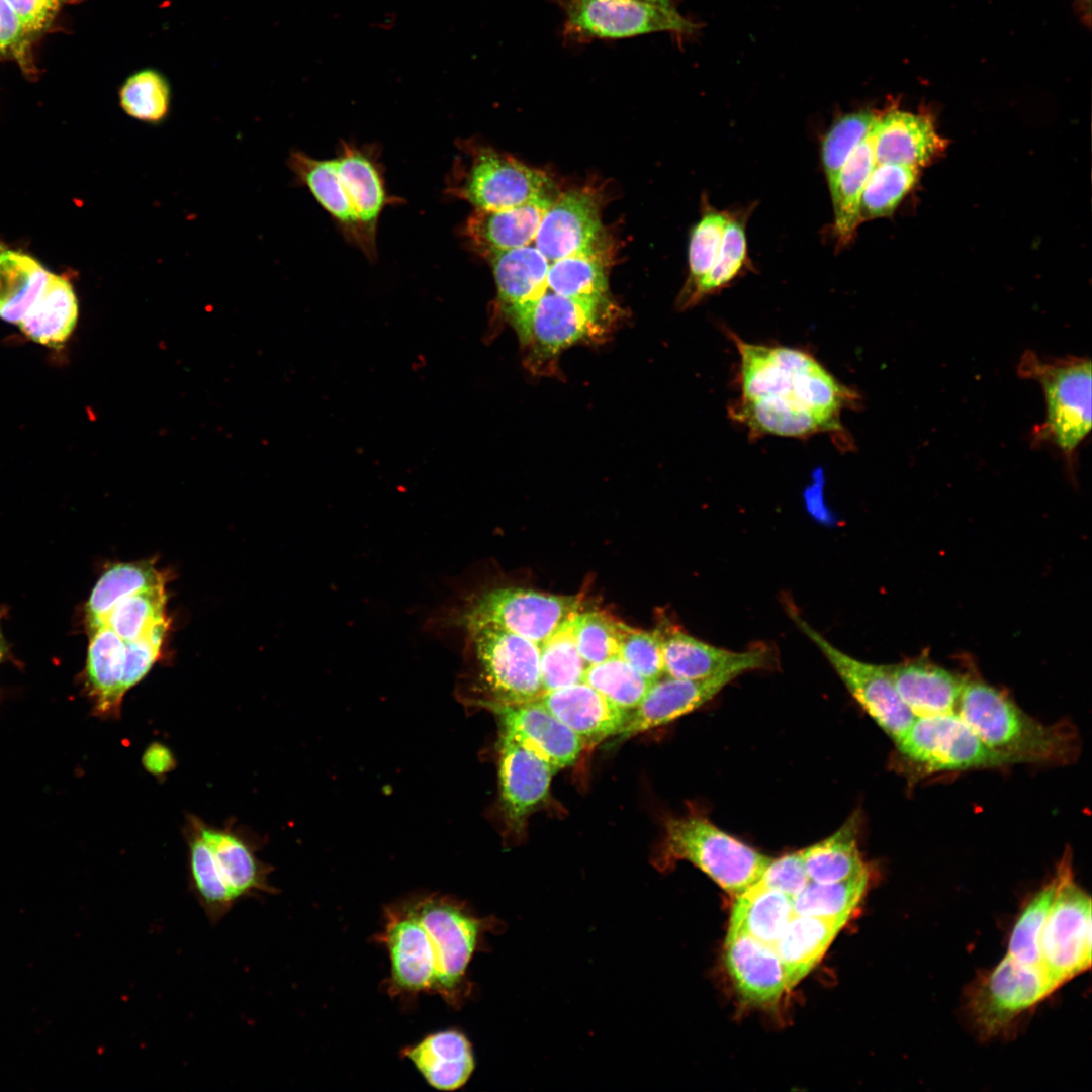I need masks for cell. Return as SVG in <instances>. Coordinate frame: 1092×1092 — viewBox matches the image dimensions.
Here are the masks:
<instances>
[{
    "instance_id": "d6986e66",
    "label": "cell",
    "mask_w": 1092,
    "mask_h": 1092,
    "mask_svg": "<svg viewBox=\"0 0 1092 1092\" xmlns=\"http://www.w3.org/2000/svg\"><path fill=\"white\" fill-rule=\"evenodd\" d=\"M554 774L547 762L510 736L500 733V804L511 827L519 830L527 816L548 797Z\"/></svg>"
},
{
    "instance_id": "cb8c5ba5",
    "label": "cell",
    "mask_w": 1092,
    "mask_h": 1092,
    "mask_svg": "<svg viewBox=\"0 0 1092 1092\" xmlns=\"http://www.w3.org/2000/svg\"><path fill=\"white\" fill-rule=\"evenodd\" d=\"M485 259L496 285V315L509 324L547 291L550 262L535 245L496 252Z\"/></svg>"
},
{
    "instance_id": "94428289",
    "label": "cell",
    "mask_w": 1092,
    "mask_h": 1092,
    "mask_svg": "<svg viewBox=\"0 0 1092 1092\" xmlns=\"http://www.w3.org/2000/svg\"><path fill=\"white\" fill-rule=\"evenodd\" d=\"M4 614H5L4 609H0V663L3 662L8 657V652H9L8 643H7V641H6L5 637H4V635L2 633V629H1V620H2V618L4 616Z\"/></svg>"
},
{
    "instance_id": "8d00e7d4",
    "label": "cell",
    "mask_w": 1092,
    "mask_h": 1092,
    "mask_svg": "<svg viewBox=\"0 0 1092 1092\" xmlns=\"http://www.w3.org/2000/svg\"><path fill=\"white\" fill-rule=\"evenodd\" d=\"M857 828V817L851 816L833 834L801 850L810 881L838 882L867 870L858 849Z\"/></svg>"
},
{
    "instance_id": "2e32d148",
    "label": "cell",
    "mask_w": 1092,
    "mask_h": 1092,
    "mask_svg": "<svg viewBox=\"0 0 1092 1092\" xmlns=\"http://www.w3.org/2000/svg\"><path fill=\"white\" fill-rule=\"evenodd\" d=\"M662 649L664 675L681 679H704L717 675H738L769 664L768 652L753 648L738 652L703 642L674 627L656 630Z\"/></svg>"
},
{
    "instance_id": "603a6c76",
    "label": "cell",
    "mask_w": 1092,
    "mask_h": 1092,
    "mask_svg": "<svg viewBox=\"0 0 1092 1092\" xmlns=\"http://www.w3.org/2000/svg\"><path fill=\"white\" fill-rule=\"evenodd\" d=\"M946 147L928 114L890 109L875 124L877 164L919 168L928 164Z\"/></svg>"
},
{
    "instance_id": "4fadbf2b",
    "label": "cell",
    "mask_w": 1092,
    "mask_h": 1092,
    "mask_svg": "<svg viewBox=\"0 0 1092 1092\" xmlns=\"http://www.w3.org/2000/svg\"><path fill=\"white\" fill-rule=\"evenodd\" d=\"M1055 990L1041 967L1023 965L1006 954L972 988L968 1006L979 1033L989 1038Z\"/></svg>"
},
{
    "instance_id": "f35d334b",
    "label": "cell",
    "mask_w": 1092,
    "mask_h": 1092,
    "mask_svg": "<svg viewBox=\"0 0 1092 1092\" xmlns=\"http://www.w3.org/2000/svg\"><path fill=\"white\" fill-rule=\"evenodd\" d=\"M608 258L601 246L549 264L547 290L559 295L601 300L607 298Z\"/></svg>"
},
{
    "instance_id": "7a4b0ae2",
    "label": "cell",
    "mask_w": 1092,
    "mask_h": 1092,
    "mask_svg": "<svg viewBox=\"0 0 1092 1092\" xmlns=\"http://www.w3.org/2000/svg\"><path fill=\"white\" fill-rule=\"evenodd\" d=\"M957 713L1009 764H1059L1076 755L1078 736L1068 723L1037 721L983 679H965Z\"/></svg>"
},
{
    "instance_id": "e575fe53",
    "label": "cell",
    "mask_w": 1092,
    "mask_h": 1092,
    "mask_svg": "<svg viewBox=\"0 0 1092 1092\" xmlns=\"http://www.w3.org/2000/svg\"><path fill=\"white\" fill-rule=\"evenodd\" d=\"M875 124L841 168L831 193L834 212L833 233L836 244L840 248L851 243L857 226L861 223L859 218L861 193L877 165Z\"/></svg>"
},
{
    "instance_id": "6125c7cd",
    "label": "cell",
    "mask_w": 1092,
    "mask_h": 1092,
    "mask_svg": "<svg viewBox=\"0 0 1092 1092\" xmlns=\"http://www.w3.org/2000/svg\"><path fill=\"white\" fill-rule=\"evenodd\" d=\"M637 1H642V2H646V3H651V4H655V5L664 6V7H674L671 0H637Z\"/></svg>"
},
{
    "instance_id": "ffe728a7",
    "label": "cell",
    "mask_w": 1092,
    "mask_h": 1092,
    "mask_svg": "<svg viewBox=\"0 0 1092 1092\" xmlns=\"http://www.w3.org/2000/svg\"><path fill=\"white\" fill-rule=\"evenodd\" d=\"M734 678L730 674L704 679L662 676L651 685L639 705L629 712L616 736L622 740L665 725L709 702Z\"/></svg>"
},
{
    "instance_id": "681fc988",
    "label": "cell",
    "mask_w": 1092,
    "mask_h": 1092,
    "mask_svg": "<svg viewBox=\"0 0 1092 1092\" xmlns=\"http://www.w3.org/2000/svg\"><path fill=\"white\" fill-rule=\"evenodd\" d=\"M583 681L628 712L639 705L653 684L619 656L588 665Z\"/></svg>"
},
{
    "instance_id": "f1b7e54d",
    "label": "cell",
    "mask_w": 1092,
    "mask_h": 1092,
    "mask_svg": "<svg viewBox=\"0 0 1092 1092\" xmlns=\"http://www.w3.org/2000/svg\"><path fill=\"white\" fill-rule=\"evenodd\" d=\"M334 161L364 238L375 252L377 221L389 202L380 170L371 154L344 142Z\"/></svg>"
},
{
    "instance_id": "f546056e",
    "label": "cell",
    "mask_w": 1092,
    "mask_h": 1092,
    "mask_svg": "<svg viewBox=\"0 0 1092 1092\" xmlns=\"http://www.w3.org/2000/svg\"><path fill=\"white\" fill-rule=\"evenodd\" d=\"M729 413L748 429L752 437L772 435L804 438L818 433L843 431L840 423L810 410L769 398H739L730 406Z\"/></svg>"
},
{
    "instance_id": "7dc6e473",
    "label": "cell",
    "mask_w": 1092,
    "mask_h": 1092,
    "mask_svg": "<svg viewBox=\"0 0 1092 1092\" xmlns=\"http://www.w3.org/2000/svg\"><path fill=\"white\" fill-rule=\"evenodd\" d=\"M1057 891V877L1027 902L1013 926L1008 952L1015 961L1041 967L1040 938ZM1042 968V967H1041Z\"/></svg>"
},
{
    "instance_id": "680465c9",
    "label": "cell",
    "mask_w": 1092,
    "mask_h": 1092,
    "mask_svg": "<svg viewBox=\"0 0 1092 1092\" xmlns=\"http://www.w3.org/2000/svg\"><path fill=\"white\" fill-rule=\"evenodd\" d=\"M142 763L147 771L155 777H162L171 771L176 761L171 750L164 744L152 743L144 752Z\"/></svg>"
},
{
    "instance_id": "6f0895ef",
    "label": "cell",
    "mask_w": 1092,
    "mask_h": 1092,
    "mask_svg": "<svg viewBox=\"0 0 1092 1092\" xmlns=\"http://www.w3.org/2000/svg\"><path fill=\"white\" fill-rule=\"evenodd\" d=\"M28 34L6 0H0V52H10L25 59Z\"/></svg>"
},
{
    "instance_id": "74e56055",
    "label": "cell",
    "mask_w": 1092,
    "mask_h": 1092,
    "mask_svg": "<svg viewBox=\"0 0 1092 1092\" xmlns=\"http://www.w3.org/2000/svg\"><path fill=\"white\" fill-rule=\"evenodd\" d=\"M166 584L153 561L114 564L100 576L85 606L87 629L95 626L113 606L132 594Z\"/></svg>"
},
{
    "instance_id": "ee69618b",
    "label": "cell",
    "mask_w": 1092,
    "mask_h": 1092,
    "mask_svg": "<svg viewBox=\"0 0 1092 1092\" xmlns=\"http://www.w3.org/2000/svg\"><path fill=\"white\" fill-rule=\"evenodd\" d=\"M166 603L165 585L132 594L118 601L103 619L87 630L107 626L123 641L136 640L169 620Z\"/></svg>"
},
{
    "instance_id": "bcb514c9",
    "label": "cell",
    "mask_w": 1092,
    "mask_h": 1092,
    "mask_svg": "<svg viewBox=\"0 0 1092 1092\" xmlns=\"http://www.w3.org/2000/svg\"><path fill=\"white\" fill-rule=\"evenodd\" d=\"M730 217L728 212L709 207L694 226L689 245V277L679 299L681 307H689L692 295L710 272Z\"/></svg>"
},
{
    "instance_id": "7402d4cb",
    "label": "cell",
    "mask_w": 1092,
    "mask_h": 1092,
    "mask_svg": "<svg viewBox=\"0 0 1092 1092\" xmlns=\"http://www.w3.org/2000/svg\"><path fill=\"white\" fill-rule=\"evenodd\" d=\"M553 201L548 193L511 208L475 209L463 225V236L484 258L531 245Z\"/></svg>"
},
{
    "instance_id": "f5cc1de1",
    "label": "cell",
    "mask_w": 1092,
    "mask_h": 1092,
    "mask_svg": "<svg viewBox=\"0 0 1092 1092\" xmlns=\"http://www.w3.org/2000/svg\"><path fill=\"white\" fill-rule=\"evenodd\" d=\"M618 656L654 682L664 676L661 643L657 631L647 632L619 621Z\"/></svg>"
},
{
    "instance_id": "9c48e42d",
    "label": "cell",
    "mask_w": 1092,
    "mask_h": 1092,
    "mask_svg": "<svg viewBox=\"0 0 1092 1092\" xmlns=\"http://www.w3.org/2000/svg\"><path fill=\"white\" fill-rule=\"evenodd\" d=\"M1057 891L1041 938V967L1055 989L1091 966V898L1079 887L1070 858L1059 867Z\"/></svg>"
},
{
    "instance_id": "1f68e13d",
    "label": "cell",
    "mask_w": 1092,
    "mask_h": 1092,
    "mask_svg": "<svg viewBox=\"0 0 1092 1092\" xmlns=\"http://www.w3.org/2000/svg\"><path fill=\"white\" fill-rule=\"evenodd\" d=\"M287 164L295 178L306 186L317 202L340 223L345 233L364 253L373 257L361 226L341 184L334 159L312 158L301 151H292Z\"/></svg>"
},
{
    "instance_id": "ab89813d",
    "label": "cell",
    "mask_w": 1092,
    "mask_h": 1092,
    "mask_svg": "<svg viewBox=\"0 0 1092 1092\" xmlns=\"http://www.w3.org/2000/svg\"><path fill=\"white\" fill-rule=\"evenodd\" d=\"M188 868L191 890L211 924H217L237 902L217 869L210 848L190 819Z\"/></svg>"
},
{
    "instance_id": "d4e9b609",
    "label": "cell",
    "mask_w": 1092,
    "mask_h": 1092,
    "mask_svg": "<svg viewBox=\"0 0 1092 1092\" xmlns=\"http://www.w3.org/2000/svg\"><path fill=\"white\" fill-rule=\"evenodd\" d=\"M89 645L83 674L92 713L101 719H119L124 695V641L109 627L88 630Z\"/></svg>"
},
{
    "instance_id": "ac0fdd59",
    "label": "cell",
    "mask_w": 1092,
    "mask_h": 1092,
    "mask_svg": "<svg viewBox=\"0 0 1092 1092\" xmlns=\"http://www.w3.org/2000/svg\"><path fill=\"white\" fill-rule=\"evenodd\" d=\"M724 963L742 1000L754 1006L776 1004L788 990L784 967L772 945L728 931Z\"/></svg>"
},
{
    "instance_id": "f907efd6",
    "label": "cell",
    "mask_w": 1092,
    "mask_h": 1092,
    "mask_svg": "<svg viewBox=\"0 0 1092 1092\" xmlns=\"http://www.w3.org/2000/svg\"><path fill=\"white\" fill-rule=\"evenodd\" d=\"M746 261L747 241L744 225L741 220L731 216L718 256L710 272L692 295L689 306L728 286L743 270Z\"/></svg>"
},
{
    "instance_id": "b9f144b4",
    "label": "cell",
    "mask_w": 1092,
    "mask_h": 1092,
    "mask_svg": "<svg viewBox=\"0 0 1092 1092\" xmlns=\"http://www.w3.org/2000/svg\"><path fill=\"white\" fill-rule=\"evenodd\" d=\"M122 111L130 118L158 125L169 117L172 87L167 76L153 67L141 68L129 74L118 90Z\"/></svg>"
},
{
    "instance_id": "277c9868",
    "label": "cell",
    "mask_w": 1092,
    "mask_h": 1092,
    "mask_svg": "<svg viewBox=\"0 0 1092 1092\" xmlns=\"http://www.w3.org/2000/svg\"><path fill=\"white\" fill-rule=\"evenodd\" d=\"M457 622L466 631L474 661L471 703L487 709L533 702L543 695L537 644L492 624Z\"/></svg>"
},
{
    "instance_id": "5bb4252c",
    "label": "cell",
    "mask_w": 1092,
    "mask_h": 1092,
    "mask_svg": "<svg viewBox=\"0 0 1092 1092\" xmlns=\"http://www.w3.org/2000/svg\"><path fill=\"white\" fill-rule=\"evenodd\" d=\"M565 33L580 39H620L654 32L691 33L694 23L674 7L637 0H563Z\"/></svg>"
},
{
    "instance_id": "8992f818",
    "label": "cell",
    "mask_w": 1092,
    "mask_h": 1092,
    "mask_svg": "<svg viewBox=\"0 0 1092 1092\" xmlns=\"http://www.w3.org/2000/svg\"><path fill=\"white\" fill-rule=\"evenodd\" d=\"M770 859L708 819L686 816L665 823L662 856L657 866L690 861L736 897L760 880Z\"/></svg>"
},
{
    "instance_id": "30bf717a",
    "label": "cell",
    "mask_w": 1092,
    "mask_h": 1092,
    "mask_svg": "<svg viewBox=\"0 0 1092 1092\" xmlns=\"http://www.w3.org/2000/svg\"><path fill=\"white\" fill-rule=\"evenodd\" d=\"M895 744L906 764L919 774L1009 764L993 752L957 712L915 717Z\"/></svg>"
},
{
    "instance_id": "8fae6325",
    "label": "cell",
    "mask_w": 1092,
    "mask_h": 1092,
    "mask_svg": "<svg viewBox=\"0 0 1092 1092\" xmlns=\"http://www.w3.org/2000/svg\"><path fill=\"white\" fill-rule=\"evenodd\" d=\"M580 609L576 596L500 587L472 600L458 621L492 624L540 646Z\"/></svg>"
},
{
    "instance_id": "5b68a950",
    "label": "cell",
    "mask_w": 1092,
    "mask_h": 1092,
    "mask_svg": "<svg viewBox=\"0 0 1092 1092\" xmlns=\"http://www.w3.org/2000/svg\"><path fill=\"white\" fill-rule=\"evenodd\" d=\"M1022 378L1037 381L1045 401L1044 422L1033 430L1036 443L1056 446L1069 465L1091 430V361L1067 356L1041 359L1026 350L1018 363Z\"/></svg>"
},
{
    "instance_id": "11a10c76",
    "label": "cell",
    "mask_w": 1092,
    "mask_h": 1092,
    "mask_svg": "<svg viewBox=\"0 0 1092 1092\" xmlns=\"http://www.w3.org/2000/svg\"><path fill=\"white\" fill-rule=\"evenodd\" d=\"M758 882L793 899L810 882L801 850L771 858Z\"/></svg>"
},
{
    "instance_id": "e0dca14e",
    "label": "cell",
    "mask_w": 1092,
    "mask_h": 1092,
    "mask_svg": "<svg viewBox=\"0 0 1092 1092\" xmlns=\"http://www.w3.org/2000/svg\"><path fill=\"white\" fill-rule=\"evenodd\" d=\"M598 196L585 189L562 193L542 218L534 245L551 263L594 248L602 231Z\"/></svg>"
},
{
    "instance_id": "484cf974",
    "label": "cell",
    "mask_w": 1092,
    "mask_h": 1092,
    "mask_svg": "<svg viewBox=\"0 0 1092 1092\" xmlns=\"http://www.w3.org/2000/svg\"><path fill=\"white\" fill-rule=\"evenodd\" d=\"M426 1082L439 1091L462 1088L475 1069L471 1042L458 1029L430 1033L402 1051Z\"/></svg>"
},
{
    "instance_id": "6da1fadb",
    "label": "cell",
    "mask_w": 1092,
    "mask_h": 1092,
    "mask_svg": "<svg viewBox=\"0 0 1092 1092\" xmlns=\"http://www.w3.org/2000/svg\"><path fill=\"white\" fill-rule=\"evenodd\" d=\"M489 922L453 896L419 893L385 906L375 939L390 962L392 996H440L459 1007L468 996L469 964Z\"/></svg>"
},
{
    "instance_id": "ba28073f",
    "label": "cell",
    "mask_w": 1092,
    "mask_h": 1092,
    "mask_svg": "<svg viewBox=\"0 0 1092 1092\" xmlns=\"http://www.w3.org/2000/svg\"><path fill=\"white\" fill-rule=\"evenodd\" d=\"M608 298L583 299L545 291L510 325L516 331L534 368L555 359L563 350L602 339L615 321Z\"/></svg>"
},
{
    "instance_id": "52a82bcc",
    "label": "cell",
    "mask_w": 1092,
    "mask_h": 1092,
    "mask_svg": "<svg viewBox=\"0 0 1092 1092\" xmlns=\"http://www.w3.org/2000/svg\"><path fill=\"white\" fill-rule=\"evenodd\" d=\"M446 192L475 209L497 210L549 193L551 180L510 155L473 141H461Z\"/></svg>"
},
{
    "instance_id": "83f0119b",
    "label": "cell",
    "mask_w": 1092,
    "mask_h": 1092,
    "mask_svg": "<svg viewBox=\"0 0 1092 1092\" xmlns=\"http://www.w3.org/2000/svg\"><path fill=\"white\" fill-rule=\"evenodd\" d=\"M888 669L899 696L915 717L957 712L963 677L923 659Z\"/></svg>"
},
{
    "instance_id": "836d02e7",
    "label": "cell",
    "mask_w": 1092,
    "mask_h": 1092,
    "mask_svg": "<svg viewBox=\"0 0 1092 1092\" xmlns=\"http://www.w3.org/2000/svg\"><path fill=\"white\" fill-rule=\"evenodd\" d=\"M794 914L791 897L757 882L735 897L728 931L774 946Z\"/></svg>"
},
{
    "instance_id": "db71d44e",
    "label": "cell",
    "mask_w": 1092,
    "mask_h": 1092,
    "mask_svg": "<svg viewBox=\"0 0 1092 1092\" xmlns=\"http://www.w3.org/2000/svg\"><path fill=\"white\" fill-rule=\"evenodd\" d=\"M169 625L170 621L167 620L157 625L147 635L133 641H124L123 689L125 693L139 684L160 658Z\"/></svg>"
},
{
    "instance_id": "3957f363",
    "label": "cell",
    "mask_w": 1092,
    "mask_h": 1092,
    "mask_svg": "<svg viewBox=\"0 0 1092 1092\" xmlns=\"http://www.w3.org/2000/svg\"><path fill=\"white\" fill-rule=\"evenodd\" d=\"M739 357L740 398H770L840 423L842 410L859 396L839 383L813 356L795 348L744 342L732 334Z\"/></svg>"
},
{
    "instance_id": "4316f807",
    "label": "cell",
    "mask_w": 1092,
    "mask_h": 1092,
    "mask_svg": "<svg viewBox=\"0 0 1092 1092\" xmlns=\"http://www.w3.org/2000/svg\"><path fill=\"white\" fill-rule=\"evenodd\" d=\"M191 820L210 848L219 874L236 901L276 892L268 881L269 867L258 859L249 841L241 834L206 825L196 817Z\"/></svg>"
},
{
    "instance_id": "60d3db41",
    "label": "cell",
    "mask_w": 1092,
    "mask_h": 1092,
    "mask_svg": "<svg viewBox=\"0 0 1092 1092\" xmlns=\"http://www.w3.org/2000/svg\"><path fill=\"white\" fill-rule=\"evenodd\" d=\"M868 884V870L838 882L810 881L792 899L794 912L846 924L863 898Z\"/></svg>"
},
{
    "instance_id": "7bdbcfd3",
    "label": "cell",
    "mask_w": 1092,
    "mask_h": 1092,
    "mask_svg": "<svg viewBox=\"0 0 1092 1092\" xmlns=\"http://www.w3.org/2000/svg\"><path fill=\"white\" fill-rule=\"evenodd\" d=\"M574 614L539 646L543 694L583 681L588 666L580 656L574 637Z\"/></svg>"
},
{
    "instance_id": "d6a6232c",
    "label": "cell",
    "mask_w": 1092,
    "mask_h": 1092,
    "mask_svg": "<svg viewBox=\"0 0 1092 1092\" xmlns=\"http://www.w3.org/2000/svg\"><path fill=\"white\" fill-rule=\"evenodd\" d=\"M78 320V300L70 281L50 272L47 283L18 324L32 341L60 347L71 336Z\"/></svg>"
},
{
    "instance_id": "44dd1931",
    "label": "cell",
    "mask_w": 1092,
    "mask_h": 1092,
    "mask_svg": "<svg viewBox=\"0 0 1092 1092\" xmlns=\"http://www.w3.org/2000/svg\"><path fill=\"white\" fill-rule=\"evenodd\" d=\"M538 701L583 745L616 736L629 715L584 681L545 692Z\"/></svg>"
},
{
    "instance_id": "816d5d0a",
    "label": "cell",
    "mask_w": 1092,
    "mask_h": 1092,
    "mask_svg": "<svg viewBox=\"0 0 1092 1092\" xmlns=\"http://www.w3.org/2000/svg\"><path fill=\"white\" fill-rule=\"evenodd\" d=\"M619 621L612 616L588 610L576 613L574 637L578 652L587 665H594L618 656Z\"/></svg>"
},
{
    "instance_id": "f6af8a7d",
    "label": "cell",
    "mask_w": 1092,
    "mask_h": 1092,
    "mask_svg": "<svg viewBox=\"0 0 1092 1092\" xmlns=\"http://www.w3.org/2000/svg\"><path fill=\"white\" fill-rule=\"evenodd\" d=\"M918 169L896 164H877L860 197V222L890 215L914 186Z\"/></svg>"
},
{
    "instance_id": "4dcf8cb0",
    "label": "cell",
    "mask_w": 1092,
    "mask_h": 1092,
    "mask_svg": "<svg viewBox=\"0 0 1092 1092\" xmlns=\"http://www.w3.org/2000/svg\"><path fill=\"white\" fill-rule=\"evenodd\" d=\"M844 925L836 920L794 914L774 944L786 973L788 989L814 969Z\"/></svg>"
},
{
    "instance_id": "d590c367",
    "label": "cell",
    "mask_w": 1092,
    "mask_h": 1092,
    "mask_svg": "<svg viewBox=\"0 0 1092 1092\" xmlns=\"http://www.w3.org/2000/svg\"><path fill=\"white\" fill-rule=\"evenodd\" d=\"M49 274L27 254L0 250V317L19 324L42 291Z\"/></svg>"
},
{
    "instance_id": "c3c4849f",
    "label": "cell",
    "mask_w": 1092,
    "mask_h": 1092,
    "mask_svg": "<svg viewBox=\"0 0 1092 1092\" xmlns=\"http://www.w3.org/2000/svg\"><path fill=\"white\" fill-rule=\"evenodd\" d=\"M880 114L864 110L841 115L825 134L821 158L830 194L834 190L841 168L871 131Z\"/></svg>"
},
{
    "instance_id": "9a60e30c",
    "label": "cell",
    "mask_w": 1092,
    "mask_h": 1092,
    "mask_svg": "<svg viewBox=\"0 0 1092 1092\" xmlns=\"http://www.w3.org/2000/svg\"><path fill=\"white\" fill-rule=\"evenodd\" d=\"M487 709L497 716L500 733L539 756L554 772L572 765L584 747L580 738L538 700Z\"/></svg>"
},
{
    "instance_id": "91938a15",
    "label": "cell",
    "mask_w": 1092,
    "mask_h": 1092,
    "mask_svg": "<svg viewBox=\"0 0 1092 1092\" xmlns=\"http://www.w3.org/2000/svg\"><path fill=\"white\" fill-rule=\"evenodd\" d=\"M1076 14L1081 22L1090 27L1091 24V0H1073Z\"/></svg>"
},
{
    "instance_id": "7c38bea8",
    "label": "cell",
    "mask_w": 1092,
    "mask_h": 1092,
    "mask_svg": "<svg viewBox=\"0 0 1092 1092\" xmlns=\"http://www.w3.org/2000/svg\"><path fill=\"white\" fill-rule=\"evenodd\" d=\"M788 613L803 633L821 650L860 707L896 743L915 719L899 696L888 666L855 659L832 645L793 607Z\"/></svg>"
},
{
    "instance_id": "9f6ffc18",
    "label": "cell",
    "mask_w": 1092,
    "mask_h": 1092,
    "mask_svg": "<svg viewBox=\"0 0 1092 1092\" xmlns=\"http://www.w3.org/2000/svg\"><path fill=\"white\" fill-rule=\"evenodd\" d=\"M31 36L43 31L57 16L64 0H6Z\"/></svg>"
}]
</instances>
